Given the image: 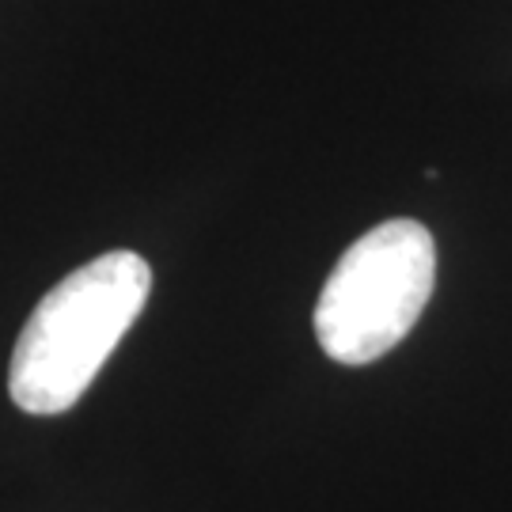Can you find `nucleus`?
I'll use <instances>...</instances> for the list:
<instances>
[{
    "label": "nucleus",
    "instance_id": "f257e3e1",
    "mask_svg": "<svg viewBox=\"0 0 512 512\" xmlns=\"http://www.w3.org/2000/svg\"><path fill=\"white\" fill-rule=\"evenodd\" d=\"M152 293V266L137 251H107L61 277L19 330L8 395L23 414H65L137 323Z\"/></svg>",
    "mask_w": 512,
    "mask_h": 512
},
{
    "label": "nucleus",
    "instance_id": "f03ea898",
    "mask_svg": "<svg viewBox=\"0 0 512 512\" xmlns=\"http://www.w3.org/2000/svg\"><path fill=\"white\" fill-rule=\"evenodd\" d=\"M437 285V239L418 220H384L349 243L315 304V338L330 361H380L418 327Z\"/></svg>",
    "mask_w": 512,
    "mask_h": 512
}]
</instances>
